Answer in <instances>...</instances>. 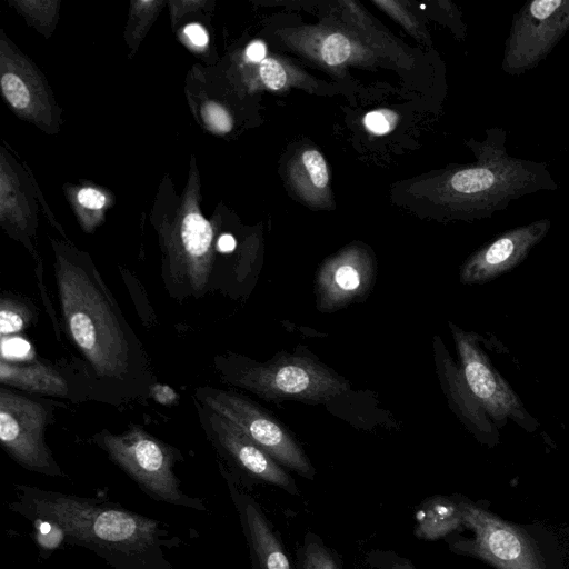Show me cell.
Returning <instances> with one entry per match:
<instances>
[{"label": "cell", "instance_id": "cell-1", "mask_svg": "<svg viewBox=\"0 0 569 569\" xmlns=\"http://www.w3.org/2000/svg\"><path fill=\"white\" fill-rule=\"evenodd\" d=\"M54 279L64 330L102 401L149 396L154 382L143 346L91 261L61 254Z\"/></svg>", "mask_w": 569, "mask_h": 569}, {"label": "cell", "instance_id": "cell-2", "mask_svg": "<svg viewBox=\"0 0 569 569\" xmlns=\"http://www.w3.org/2000/svg\"><path fill=\"white\" fill-rule=\"evenodd\" d=\"M9 509L31 520L54 521L66 542L89 549L114 569H172L164 549L180 539L159 521L102 498L16 485Z\"/></svg>", "mask_w": 569, "mask_h": 569}, {"label": "cell", "instance_id": "cell-3", "mask_svg": "<svg viewBox=\"0 0 569 569\" xmlns=\"http://www.w3.org/2000/svg\"><path fill=\"white\" fill-rule=\"evenodd\" d=\"M281 351L266 362L233 352L214 357L220 380L268 401L322 403L349 390L348 381L308 350Z\"/></svg>", "mask_w": 569, "mask_h": 569}, {"label": "cell", "instance_id": "cell-4", "mask_svg": "<svg viewBox=\"0 0 569 569\" xmlns=\"http://www.w3.org/2000/svg\"><path fill=\"white\" fill-rule=\"evenodd\" d=\"M91 441L152 499L199 511L207 510L201 499L181 490L173 471L174 465L183 460L180 450L142 427L130 425L121 433L102 429L92 436Z\"/></svg>", "mask_w": 569, "mask_h": 569}, {"label": "cell", "instance_id": "cell-5", "mask_svg": "<svg viewBox=\"0 0 569 569\" xmlns=\"http://www.w3.org/2000/svg\"><path fill=\"white\" fill-rule=\"evenodd\" d=\"M57 402L0 387V443L24 469L50 477H64L46 442Z\"/></svg>", "mask_w": 569, "mask_h": 569}, {"label": "cell", "instance_id": "cell-6", "mask_svg": "<svg viewBox=\"0 0 569 569\" xmlns=\"http://www.w3.org/2000/svg\"><path fill=\"white\" fill-rule=\"evenodd\" d=\"M198 403L241 429L280 466L312 479L315 469L291 432L271 413L249 398L211 386L194 389Z\"/></svg>", "mask_w": 569, "mask_h": 569}, {"label": "cell", "instance_id": "cell-7", "mask_svg": "<svg viewBox=\"0 0 569 569\" xmlns=\"http://www.w3.org/2000/svg\"><path fill=\"white\" fill-rule=\"evenodd\" d=\"M463 378L486 413L498 427L512 421L526 431H535L539 422L529 413L518 395L500 375L481 348V337L449 321Z\"/></svg>", "mask_w": 569, "mask_h": 569}, {"label": "cell", "instance_id": "cell-8", "mask_svg": "<svg viewBox=\"0 0 569 569\" xmlns=\"http://www.w3.org/2000/svg\"><path fill=\"white\" fill-rule=\"evenodd\" d=\"M569 31V0H533L513 17L502 70L520 74L536 67Z\"/></svg>", "mask_w": 569, "mask_h": 569}, {"label": "cell", "instance_id": "cell-9", "mask_svg": "<svg viewBox=\"0 0 569 569\" xmlns=\"http://www.w3.org/2000/svg\"><path fill=\"white\" fill-rule=\"evenodd\" d=\"M201 427L217 451L250 477L290 493H298L293 479L241 429L196 401Z\"/></svg>", "mask_w": 569, "mask_h": 569}, {"label": "cell", "instance_id": "cell-10", "mask_svg": "<svg viewBox=\"0 0 569 569\" xmlns=\"http://www.w3.org/2000/svg\"><path fill=\"white\" fill-rule=\"evenodd\" d=\"M0 383L28 395L68 399L82 402L101 400V393L87 368L76 371L50 361L27 363L0 359Z\"/></svg>", "mask_w": 569, "mask_h": 569}, {"label": "cell", "instance_id": "cell-11", "mask_svg": "<svg viewBox=\"0 0 569 569\" xmlns=\"http://www.w3.org/2000/svg\"><path fill=\"white\" fill-rule=\"evenodd\" d=\"M376 279V263L362 247L350 246L328 258L315 278L317 308L336 311L365 298Z\"/></svg>", "mask_w": 569, "mask_h": 569}, {"label": "cell", "instance_id": "cell-12", "mask_svg": "<svg viewBox=\"0 0 569 569\" xmlns=\"http://www.w3.org/2000/svg\"><path fill=\"white\" fill-rule=\"evenodd\" d=\"M463 523L475 532V540L463 545L499 569H542L528 540L513 527L491 513L467 502H460Z\"/></svg>", "mask_w": 569, "mask_h": 569}, {"label": "cell", "instance_id": "cell-13", "mask_svg": "<svg viewBox=\"0 0 569 569\" xmlns=\"http://www.w3.org/2000/svg\"><path fill=\"white\" fill-rule=\"evenodd\" d=\"M549 219L510 229L473 252L460 267L465 284H482L520 264L548 233Z\"/></svg>", "mask_w": 569, "mask_h": 569}, {"label": "cell", "instance_id": "cell-14", "mask_svg": "<svg viewBox=\"0 0 569 569\" xmlns=\"http://www.w3.org/2000/svg\"><path fill=\"white\" fill-rule=\"evenodd\" d=\"M432 346L438 379L451 410L479 441L487 445L499 441L498 427L472 395L460 367L449 355L441 338L433 337Z\"/></svg>", "mask_w": 569, "mask_h": 569}, {"label": "cell", "instance_id": "cell-15", "mask_svg": "<svg viewBox=\"0 0 569 569\" xmlns=\"http://www.w3.org/2000/svg\"><path fill=\"white\" fill-rule=\"evenodd\" d=\"M220 470L239 512L256 569H291L289 559L259 505L240 490L221 465Z\"/></svg>", "mask_w": 569, "mask_h": 569}, {"label": "cell", "instance_id": "cell-16", "mask_svg": "<svg viewBox=\"0 0 569 569\" xmlns=\"http://www.w3.org/2000/svg\"><path fill=\"white\" fill-rule=\"evenodd\" d=\"M290 182L305 201L322 206L329 196V171L322 154L316 149L297 153L289 166Z\"/></svg>", "mask_w": 569, "mask_h": 569}, {"label": "cell", "instance_id": "cell-17", "mask_svg": "<svg viewBox=\"0 0 569 569\" xmlns=\"http://www.w3.org/2000/svg\"><path fill=\"white\" fill-rule=\"evenodd\" d=\"M416 536L427 540L443 537L463 523L459 503L445 497L426 500L416 516Z\"/></svg>", "mask_w": 569, "mask_h": 569}, {"label": "cell", "instance_id": "cell-18", "mask_svg": "<svg viewBox=\"0 0 569 569\" xmlns=\"http://www.w3.org/2000/svg\"><path fill=\"white\" fill-rule=\"evenodd\" d=\"M37 316L36 308L26 299L2 292L0 298V333L2 337L22 332L36 320Z\"/></svg>", "mask_w": 569, "mask_h": 569}, {"label": "cell", "instance_id": "cell-19", "mask_svg": "<svg viewBox=\"0 0 569 569\" xmlns=\"http://www.w3.org/2000/svg\"><path fill=\"white\" fill-rule=\"evenodd\" d=\"M30 521L33 540L42 557H47L66 542L64 531L54 521L41 518H33Z\"/></svg>", "mask_w": 569, "mask_h": 569}, {"label": "cell", "instance_id": "cell-20", "mask_svg": "<svg viewBox=\"0 0 569 569\" xmlns=\"http://www.w3.org/2000/svg\"><path fill=\"white\" fill-rule=\"evenodd\" d=\"M351 53V42L341 33L327 36L320 48L321 58L329 66L342 64L350 58Z\"/></svg>", "mask_w": 569, "mask_h": 569}, {"label": "cell", "instance_id": "cell-21", "mask_svg": "<svg viewBox=\"0 0 569 569\" xmlns=\"http://www.w3.org/2000/svg\"><path fill=\"white\" fill-rule=\"evenodd\" d=\"M303 569H339L332 553L317 540H306L303 548Z\"/></svg>", "mask_w": 569, "mask_h": 569}, {"label": "cell", "instance_id": "cell-22", "mask_svg": "<svg viewBox=\"0 0 569 569\" xmlns=\"http://www.w3.org/2000/svg\"><path fill=\"white\" fill-rule=\"evenodd\" d=\"M1 86L7 100L14 108L23 109L29 104V90L18 76L4 73L1 78Z\"/></svg>", "mask_w": 569, "mask_h": 569}, {"label": "cell", "instance_id": "cell-23", "mask_svg": "<svg viewBox=\"0 0 569 569\" xmlns=\"http://www.w3.org/2000/svg\"><path fill=\"white\" fill-rule=\"evenodd\" d=\"M260 77L262 82L271 90H281L287 83V73L283 66L273 58L260 62Z\"/></svg>", "mask_w": 569, "mask_h": 569}, {"label": "cell", "instance_id": "cell-24", "mask_svg": "<svg viewBox=\"0 0 569 569\" xmlns=\"http://www.w3.org/2000/svg\"><path fill=\"white\" fill-rule=\"evenodd\" d=\"M397 122V114L387 109L368 112L363 118L366 128L375 134H385L391 131Z\"/></svg>", "mask_w": 569, "mask_h": 569}, {"label": "cell", "instance_id": "cell-25", "mask_svg": "<svg viewBox=\"0 0 569 569\" xmlns=\"http://www.w3.org/2000/svg\"><path fill=\"white\" fill-rule=\"evenodd\" d=\"M202 113L207 123L219 132H228L232 127L230 116L217 103H207Z\"/></svg>", "mask_w": 569, "mask_h": 569}, {"label": "cell", "instance_id": "cell-26", "mask_svg": "<svg viewBox=\"0 0 569 569\" xmlns=\"http://www.w3.org/2000/svg\"><path fill=\"white\" fill-rule=\"evenodd\" d=\"M377 6H380L386 12H388L391 17L397 19L401 24H403L410 32H416L417 24L415 19L410 17V14L399 8V3L393 1H375Z\"/></svg>", "mask_w": 569, "mask_h": 569}, {"label": "cell", "instance_id": "cell-27", "mask_svg": "<svg viewBox=\"0 0 569 569\" xmlns=\"http://www.w3.org/2000/svg\"><path fill=\"white\" fill-rule=\"evenodd\" d=\"M149 396L163 406H173L179 400V395L170 386L158 382L150 387Z\"/></svg>", "mask_w": 569, "mask_h": 569}, {"label": "cell", "instance_id": "cell-28", "mask_svg": "<svg viewBox=\"0 0 569 569\" xmlns=\"http://www.w3.org/2000/svg\"><path fill=\"white\" fill-rule=\"evenodd\" d=\"M78 201L86 208L100 209L106 203L104 196L92 188H83L78 193Z\"/></svg>", "mask_w": 569, "mask_h": 569}, {"label": "cell", "instance_id": "cell-29", "mask_svg": "<svg viewBox=\"0 0 569 569\" xmlns=\"http://www.w3.org/2000/svg\"><path fill=\"white\" fill-rule=\"evenodd\" d=\"M184 32L190 41L196 46L202 47L208 42V34L206 30L199 24L191 23L187 26Z\"/></svg>", "mask_w": 569, "mask_h": 569}, {"label": "cell", "instance_id": "cell-30", "mask_svg": "<svg viewBox=\"0 0 569 569\" xmlns=\"http://www.w3.org/2000/svg\"><path fill=\"white\" fill-rule=\"evenodd\" d=\"M266 44L261 41L251 42L246 50L247 58L253 62L263 61L266 59Z\"/></svg>", "mask_w": 569, "mask_h": 569}, {"label": "cell", "instance_id": "cell-31", "mask_svg": "<svg viewBox=\"0 0 569 569\" xmlns=\"http://www.w3.org/2000/svg\"><path fill=\"white\" fill-rule=\"evenodd\" d=\"M236 247V240L231 234H223L218 240V249L221 252H230Z\"/></svg>", "mask_w": 569, "mask_h": 569}]
</instances>
